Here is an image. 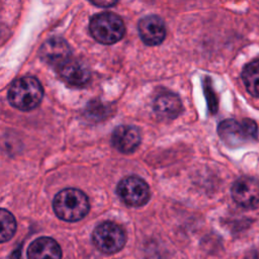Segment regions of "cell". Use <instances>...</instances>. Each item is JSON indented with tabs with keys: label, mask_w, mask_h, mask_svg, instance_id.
Instances as JSON below:
<instances>
[{
	"label": "cell",
	"mask_w": 259,
	"mask_h": 259,
	"mask_svg": "<svg viewBox=\"0 0 259 259\" xmlns=\"http://www.w3.org/2000/svg\"><path fill=\"white\" fill-rule=\"evenodd\" d=\"M53 207L57 217L66 222L82 220L89 211L87 195L76 188H66L54 198Z\"/></svg>",
	"instance_id": "6da1fadb"
},
{
	"label": "cell",
	"mask_w": 259,
	"mask_h": 259,
	"mask_svg": "<svg viewBox=\"0 0 259 259\" xmlns=\"http://www.w3.org/2000/svg\"><path fill=\"white\" fill-rule=\"evenodd\" d=\"M44 89L34 77H22L13 82L8 91V100L19 110L28 111L35 108L41 101Z\"/></svg>",
	"instance_id": "7a4b0ae2"
},
{
	"label": "cell",
	"mask_w": 259,
	"mask_h": 259,
	"mask_svg": "<svg viewBox=\"0 0 259 259\" xmlns=\"http://www.w3.org/2000/svg\"><path fill=\"white\" fill-rule=\"evenodd\" d=\"M91 35L100 44L111 45L120 40L125 32L122 19L112 12L94 15L89 23Z\"/></svg>",
	"instance_id": "3957f363"
},
{
	"label": "cell",
	"mask_w": 259,
	"mask_h": 259,
	"mask_svg": "<svg viewBox=\"0 0 259 259\" xmlns=\"http://www.w3.org/2000/svg\"><path fill=\"white\" fill-rule=\"evenodd\" d=\"M218 134L230 147H239L253 142L258 137L257 124L250 118L241 121L236 119H225L218 126Z\"/></svg>",
	"instance_id": "277c9868"
},
{
	"label": "cell",
	"mask_w": 259,
	"mask_h": 259,
	"mask_svg": "<svg viewBox=\"0 0 259 259\" xmlns=\"http://www.w3.org/2000/svg\"><path fill=\"white\" fill-rule=\"evenodd\" d=\"M126 236L123 229L112 222L98 225L92 233L94 246L104 254H113L121 250L125 244Z\"/></svg>",
	"instance_id": "5b68a950"
},
{
	"label": "cell",
	"mask_w": 259,
	"mask_h": 259,
	"mask_svg": "<svg viewBox=\"0 0 259 259\" xmlns=\"http://www.w3.org/2000/svg\"><path fill=\"white\" fill-rule=\"evenodd\" d=\"M119 198L128 206H142L150 199V188L140 177L128 176L119 181L116 187Z\"/></svg>",
	"instance_id": "8992f818"
},
{
	"label": "cell",
	"mask_w": 259,
	"mask_h": 259,
	"mask_svg": "<svg viewBox=\"0 0 259 259\" xmlns=\"http://www.w3.org/2000/svg\"><path fill=\"white\" fill-rule=\"evenodd\" d=\"M232 197L237 204L244 208L259 206V180L253 177L237 179L231 189Z\"/></svg>",
	"instance_id": "52a82bcc"
},
{
	"label": "cell",
	"mask_w": 259,
	"mask_h": 259,
	"mask_svg": "<svg viewBox=\"0 0 259 259\" xmlns=\"http://www.w3.org/2000/svg\"><path fill=\"white\" fill-rule=\"evenodd\" d=\"M70 55L71 51L67 41L60 37L49 38L39 50V56L42 61L57 68L70 60Z\"/></svg>",
	"instance_id": "ba28073f"
},
{
	"label": "cell",
	"mask_w": 259,
	"mask_h": 259,
	"mask_svg": "<svg viewBox=\"0 0 259 259\" xmlns=\"http://www.w3.org/2000/svg\"><path fill=\"white\" fill-rule=\"evenodd\" d=\"M138 28L142 40L148 46L160 45L166 36L165 23L157 15H148L142 18Z\"/></svg>",
	"instance_id": "9c48e42d"
},
{
	"label": "cell",
	"mask_w": 259,
	"mask_h": 259,
	"mask_svg": "<svg viewBox=\"0 0 259 259\" xmlns=\"http://www.w3.org/2000/svg\"><path fill=\"white\" fill-rule=\"evenodd\" d=\"M111 143L117 151L131 154L141 143L140 131L133 125H119L112 133Z\"/></svg>",
	"instance_id": "30bf717a"
},
{
	"label": "cell",
	"mask_w": 259,
	"mask_h": 259,
	"mask_svg": "<svg viewBox=\"0 0 259 259\" xmlns=\"http://www.w3.org/2000/svg\"><path fill=\"white\" fill-rule=\"evenodd\" d=\"M27 259H61L62 249L53 238L40 237L27 248Z\"/></svg>",
	"instance_id": "8fae6325"
},
{
	"label": "cell",
	"mask_w": 259,
	"mask_h": 259,
	"mask_svg": "<svg viewBox=\"0 0 259 259\" xmlns=\"http://www.w3.org/2000/svg\"><path fill=\"white\" fill-rule=\"evenodd\" d=\"M156 113L166 119L177 117L182 111V103L180 98L172 92H162L156 96L153 103Z\"/></svg>",
	"instance_id": "7c38bea8"
},
{
	"label": "cell",
	"mask_w": 259,
	"mask_h": 259,
	"mask_svg": "<svg viewBox=\"0 0 259 259\" xmlns=\"http://www.w3.org/2000/svg\"><path fill=\"white\" fill-rule=\"evenodd\" d=\"M63 80L73 86H84L90 79V72L87 67L76 60H68L58 68Z\"/></svg>",
	"instance_id": "4fadbf2b"
},
{
	"label": "cell",
	"mask_w": 259,
	"mask_h": 259,
	"mask_svg": "<svg viewBox=\"0 0 259 259\" xmlns=\"http://www.w3.org/2000/svg\"><path fill=\"white\" fill-rule=\"evenodd\" d=\"M242 79L247 91L259 97V59L249 63L242 72Z\"/></svg>",
	"instance_id": "5bb4252c"
},
{
	"label": "cell",
	"mask_w": 259,
	"mask_h": 259,
	"mask_svg": "<svg viewBox=\"0 0 259 259\" xmlns=\"http://www.w3.org/2000/svg\"><path fill=\"white\" fill-rule=\"evenodd\" d=\"M16 232V221L13 214L0 208V243L9 241Z\"/></svg>",
	"instance_id": "9a60e30c"
},
{
	"label": "cell",
	"mask_w": 259,
	"mask_h": 259,
	"mask_svg": "<svg viewBox=\"0 0 259 259\" xmlns=\"http://www.w3.org/2000/svg\"><path fill=\"white\" fill-rule=\"evenodd\" d=\"M94 4L96 5H107V6H110V5H114L116 2H106V3H96V2H93Z\"/></svg>",
	"instance_id": "2e32d148"
}]
</instances>
